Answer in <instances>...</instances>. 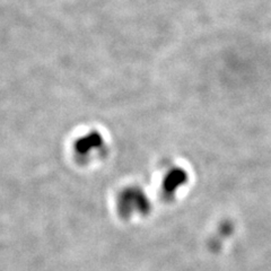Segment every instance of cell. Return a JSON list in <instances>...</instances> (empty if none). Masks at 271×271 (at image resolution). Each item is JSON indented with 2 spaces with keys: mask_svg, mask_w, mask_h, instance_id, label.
<instances>
[{
  "mask_svg": "<svg viewBox=\"0 0 271 271\" xmlns=\"http://www.w3.org/2000/svg\"><path fill=\"white\" fill-rule=\"evenodd\" d=\"M105 139L99 130L92 129L77 135L70 142V153L78 164H89L105 152Z\"/></svg>",
  "mask_w": 271,
  "mask_h": 271,
  "instance_id": "cell-1",
  "label": "cell"
},
{
  "mask_svg": "<svg viewBox=\"0 0 271 271\" xmlns=\"http://www.w3.org/2000/svg\"><path fill=\"white\" fill-rule=\"evenodd\" d=\"M117 208L120 216L130 219L147 215L152 209V204L145 190L140 187L131 186L119 193Z\"/></svg>",
  "mask_w": 271,
  "mask_h": 271,
  "instance_id": "cell-2",
  "label": "cell"
},
{
  "mask_svg": "<svg viewBox=\"0 0 271 271\" xmlns=\"http://www.w3.org/2000/svg\"><path fill=\"white\" fill-rule=\"evenodd\" d=\"M189 181L188 172L180 166L172 167L166 172L162 181V190L167 197H173L186 186Z\"/></svg>",
  "mask_w": 271,
  "mask_h": 271,
  "instance_id": "cell-3",
  "label": "cell"
}]
</instances>
